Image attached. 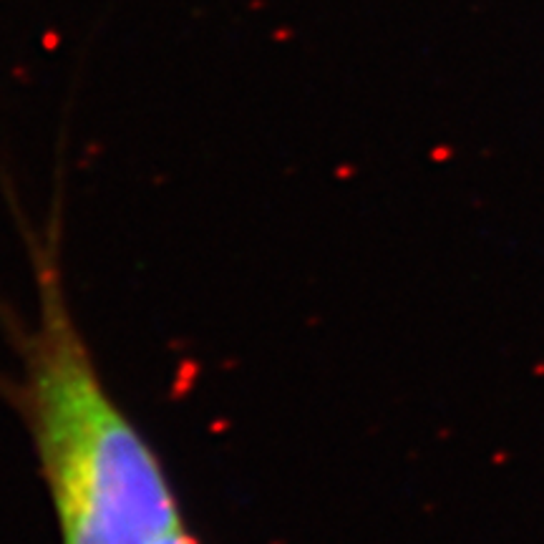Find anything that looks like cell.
<instances>
[{
	"label": "cell",
	"instance_id": "cell-1",
	"mask_svg": "<svg viewBox=\"0 0 544 544\" xmlns=\"http://www.w3.org/2000/svg\"><path fill=\"white\" fill-rule=\"evenodd\" d=\"M38 315L20 336L15 401L61 544H154L184 524L164 464L98 373L55 245H36Z\"/></svg>",
	"mask_w": 544,
	"mask_h": 544
},
{
	"label": "cell",
	"instance_id": "cell-2",
	"mask_svg": "<svg viewBox=\"0 0 544 544\" xmlns=\"http://www.w3.org/2000/svg\"><path fill=\"white\" fill-rule=\"evenodd\" d=\"M154 544H199V539L187 529V524H179L177 529H171L169 534H164V537L157 539Z\"/></svg>",
	"mask_w": 544,
	"mask_h": 544
}]
</instances>
